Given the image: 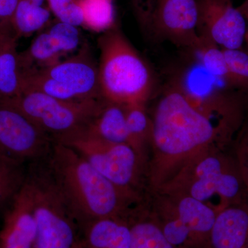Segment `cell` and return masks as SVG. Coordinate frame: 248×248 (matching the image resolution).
Here are the masks:
<instances>
[{
    "mask_svg": "<svg viewBox=\"0 0 248 248\" xmlns=\"http://www.w3.org/2000/svg\"><path fill=\"white\" fill-rule=\"evenodd\" d=\"M156 0H132L134 9L140 22L148 25Z\"/></svg>",
    "mask_w": 248,
    "mask_h": 248,
    "instance_id": "31",
    "label": "cell"
},
{
    "mask_svg": "<svg viewBox=\"0 0 248 248\" xmlns=\"http://www.w3.org/2000/svg\"><path fill=\"white\" fill-rule=\"evenodd\" d=\"M52 14L60 22L75 27L83 26V15L79 0H47Z\"/></svg>",
    "mask_w": 248,
    "mask_h": 248,
    "instance_id": "27",
    "label": "cell"
},
{
    "mask_svg": "<svg viewBox=\"0 0 248 248\" xmlns=\"http://www.w3.org/2000/svg\"><path fill=\"white\" fill-rule=\"evenodd\" d=\"M23 91H37L71 102L103 98L98 65L88 48L52 66L24 75L20 93Z\"/></svg>",
    "mask_w": 248,
    "mask_h": 248,
    "instance_id": "6",
    "label": "cell"
},
{
    "mask_svg": "<svg viewBox=\"0 0 248 248\" xmlns=\"http://www.w3.org/2000/svg\"><path fill=\"white\" fill-rule=\"evenodd\" d=\"M37 225L26 180L6 208L0 230V248H34Z\"/></svg>",
    "mask_w": 248,
    "mask_h": 248,
    "instance_id": "12",
    "label": "cell"
},
{
    "mask_svg": "<svg viewBox=\"0 0 248 248\" xmlns=\"http://www.w3.org/2000/svg\"><path fill=\"white\" fill-rule=\"evenodd\" d=\"M16 35H0V99H11L22 90L24 73Z\"/></svg>",
    "mask_w": 248,
    "mask_h": 248,
    "instance_id": "17",
    "label": "cell"
},
{
    "mask_svg": "<svg viewBox=\"0 0 248 248\" xmlns=\"http://www.w3.org/2000/svg\"><path fill=\"white\" fill-rule=\"evenodd\" d=\"M45 162L82 229L95 220L128 216V204L135 198L108 180L71 147L54 142Z\"/></svg>",
    "mask_w": 248,
    "mask_h": 248,
    "instance_id": "2",
    "label": "cell"
},
{
    "mask_svg": "<svg viewBox=\"0 0 248 248\" xmlns=\"http://www.w3.org/2000/svg\"><path fill=\"white\" fill-rule=\"evenodd\" d=\"M214 118L227 120L197 107L175 82L166 90L151 118L154 155L150 177L155 189L166 184L196 155L229 140L237 128L215 123Z\"/></svg>",
    "mask_w": 248,
    "mask_h": 248,
    "instance_id": "1",
    "label": "cell"
},
{
    "mask_svg": "<svg viewBox=\"0 0 248 248\" xmlns=\"http://www.w3.org/2000/svg\"><path fill=\"white\" fill-rule=\"evenodd\" d=\"M230 76L232 89L248 92V51L244 48L223 50Z\"/></svg>",
    "mask_w": 248,
    "mask_h": 248,
    "instance_id": "26",
    "label": "cell"
},
{
    "mask_svg": "<svg viewBox=\"0 0 248 248\" xmlns=\"http://www.w3.org/2000/svg\"><path fill=\"white\" fill-rule=\"evenodd\" d=\"M98 45L102 97L124 106L146 104L154 86L153 73L123 32L115 26L99 37Z\"/></svg>",
    "mask_w": 248,
    "mask_h": 248,
    "instance_id": "3",
    "label": "cell"
},
{
    "mask_svg": "<svg viewBox=\"0 0 248 248\" xmlns=\"http://www.w3.org/2000/svg\"><path fill=\"white\" fill-rule=\"evenodd\" d=\"M27 175L25 164L0 153V211L9 206L22 187Z\"/></svg>",
    "mask_w": 248,
    "mask_h": 248,
    "instance_id": "20",
    "label": "cell"
},
{
    "mask_svg": "<svg viewBox=\"0 0 248 248\" xmlns=\"http://www.w3.org/2000/svg\"><path fill=\"white\" fill-rule=\"evenodd\" d=\"M54 142L22 111L0 100V153L33 164L48 157Z\"/></svg>",
    "mask_w": 248,
    "mask_h": 248,
    "instance_id": "9",
    "label": "cell"
},
{
    "mask_svg": "<svg viewBox=\"0 0 248 248\" xmlns=\"http://www.w3.org/2000/svg\"><path fill=\"white\" fill-rule=\"evenodd\" d=\"M176 215L188 228L195 248H204L220 208L190 196L164 195Z\"/></svg>",
    "mask_w": 248,
    "mask_h": 248,
    "instance_id": "14",
    "label": "cell"
},
{
    "mask_svg": "<svg viewBox=\"0 0 248 248\" xmlns=\"http://www.w3.org/2000/svg\"><path fill=\"white\" fill-rule=\"evenodd\" d=\"M204 248H248V203L220 208Z\"/></svg>",
    "mask_w": 248,
    "mask_h": 248,
    "instance_id": "13",
    "label": "cell"
},
{
    "mask_svg": "<svg viewBox=\"0 0 248 248\" xmlns=\"http://www.w3.org/2000/svg\"><path fill=\"white\" fill-rule=\"evenodd\" d=\"M17 4V0H0V35H16L14 17Z\"/></svg>",
    "mask_w": 248,
    "mask_h": 248,
    "instance_id": "30",
    "label": "cell"
},
{
    "mask_svg": "<svg viewBox=\"0 0 248 248\" xmlns=\"http://www.w3.org/2000/svg\"><path fill=\"white\" fill-rule=\"evenodd\" d=\"M130 226L122 217L90 222L83 228L77 248H130Z\"/></svg>",
    "mask_w": 248,
    "mask_h": 248,
    "instance_id": "15",
    "label": "cell"
},
{
    "mask_svg": "<svg viewBox=\"0 0 248 248\" xmlns=\"http://www.w3.org/2000/svg\"><path fill=\"white\" fill-rule=\"evenodd\" d=\"M157 190L164 195L190 196L205 203L217 196L221 200L220 208L247 202L235 159L217 148H209L191 158Z\"/></svg>",
    "mask_w": 248,
    "mask_h": 248,
    "instance_id": "4",
    "label": "cell"
},
{
    "mask_svg": "<svg viewBox=\"0 0 248 248\" xmlns=\"http://www.w3.org/2000/svg\"><path fill=\"white\" fill-rule=\"evenodd\" d=\"M158 210L156 221L170 244L175 248H195L188 228L176 215L164 198L159 203Z\"/></svg>",
    "mask_w": 248,
    "mask_h": 248,
    "instance_id": "21",
    "label": "cell"
},
{
    "mask_svg": "<svg viewBox=\"0 0 248 248\" xmlns=\"http://www.w3.org/2000/svg\"><path fill=\"white\" fill-rule=\"evenodd\" d=\"M0 100L22 111L55 141L84 131L104 102V98L64 101L32 91H23L16 97Z\"/></svg>",
    "mask_w": 248,
    "mask_h": 248,
    "instance_id": "7",
    "label": "cell"
},
{
    "mask_svg": "<svg viewBox=\"0 0 248 248\" xmlns=\"http://www.w3.org/2000/svg\"><path fill=\"white\" fill-rule=\"evenodd\" d=\"M234 159L244 183L248 203V128L242 134L236 144Z\"/></svg>",
    "mask_w": 248,
    "mask_h": 248,
    "instance_id": "29",
    "label": "cell"
},
{
    "mask_svg": "<svg viewBox=\"0 0 248 248\" xmlns=\"http://www.w3.org/2000/svg\"><path fill=\"white\" fill-rule=\"evenodd\" d=\"M197 0H156L148 25L156 35L179 46L200 45Z\"/></svg>",
    "mask_w": 248,
    "mask_h": 248,
    "instance_id": "10",
    "label": "cell"
},
{
    "mask_svg": "<svg viewBox=\"0 0 248 248\" xmlns=\"http://www.w3.org/2000/svg\"><path fill=\"white\" fill-rule=\"evenodd\" d=\"M52 15L47 0H17L14 17L17 38L43 30L50 24Z\"/></svg>",
    "mask_w": 248,
    "mask_h": 248,
    "instance_id": "19",
    "label": "cell"
},
{
    "mask_svg": "<svg viewBox=\"0 0 248 248\" xmlns=\"http://www.w3.org/2000/svg\"><path fill=\"white\" fill-rule=\"evenodd\" d=\"M48 30L60 42L67 54L74 51L79 45V32L78 27L58 21L50 25Z\"/></svg>",
    "mask_w": 248,
    "mask_h": 248,
    "instance_id": "28",
    "label": "cell"
},
{
    "mask_svg": "<svg viewBox=\"0 0 248 248\" xmlns=\"http://www.w3.org/2000/svg\"><path fill=\"white\" fill-rule=\"evenodd\" d=\"M85 133L112 143L129 144L125 106L105 100Z\"/></svg>",
    "mask_w": 248,
    "mask_h": 248,
    "instance_id": "16",
    "label": "cell"
},
{
    "mask_svg": "<svg viewBox=\"0 0 248 248\" xmlns=\"http://www.w3.org/2000/svg\"><path fill=\"white\" fill-rule=\"evenodd\" d=\"M199 34L223 50L243 48L246 19L232 0H197Z\"/></svg>",
    "mask_w": 248,
    "mask_h": 248,
    "instance_id": "11",
    "label": "cell"
},
{
    "mask_svg": "<svg viewBox=\"0 0 248 248\" xmlns=\"http://www.w3.org/2000/svg\"><path fill=\"white\" fill-rule=\"evenodd\" d=\"M238 9L246 18V20L248 21V0H246L239 7H238Z\"/></svg>",
    "mask_w": 248,
    "mask_h": 248,
    "instance_id": "32",
    "label": "cell"
},
{
    "mask_svg": "<svg viewBox=\"0 0 248 248\" xmlns=\"http://www.w3.org/2000/svg\"><path fill=\"white\" fill-rule=\"evenodd\" d=\"M130 248H175L165 237L154 218L128 217Z\"/></svg>",
    "mask_w": 248,
    "mask_h": 248,
    "instance_id": "22",
    "label": "cell"
},
{
    "mask_svg": "<svg viewBox=\"0 0 248 248\" xmlns=\"http://www.w3.org/2000/svg\"><path fill=\"white\" fill-rule=\"evenodd\" d=\"M245 43L247 45L248 51V29L247 30V32H246V37H245Z\"/></svg>",
    "mask_w": 248,
    "mask_h": 248,
    "instance_id": "33",
    "label": "cell"
},
{
    "mask_svg": "<svg viewBox=\"0 0 248 248\" xmlns=\"http://www.w3.org/2000/svg\"><path fill=\"white\" fill-rule=\"evenodd\" d=\"M83 26L94 32H106L115 26L112 0H79Z\"/></svg>",
    "mask_w": 248,
    "mask_h": 248,
    "instance_id": "24",
    "label": "cell"
},
{
    "mask_svg": "<svg viewBox=\"0 0 248 248\" xmlns=\"http://www.w3.org/2000/svg\"><path fill=\"white\" fill-rule=\"evenodd\" d=\"M129 144L141 156L143 146L151 141L152 120L147 114L146 104L125 106Z\"/></svg>",
    "mask_w": 248,
    "mask_h": 248,
    "instance_id": "23",
    "label": "cell"
},
{
    "mask_svg": "<svg viewBox=\"0 0 248 248\" xmlns=\"http://www.w3.org/2000/svg\"><path fill=\"white\" fill-rule=\"evenodd\" d=\"M26 184L37 225L34 248H78L82 228L52 177L45 160L31 164Z\"/></svg>",
    "mask_w": 248,
    "mask_h": 248,
    "instance_id": "5",
    "label": "cell"
},
{
    "mask_svg": "<svg viewBox=\"0 0 248 248\" xmlns=\"http://www.w3.org/2000/svg\"><path fill=\"white\" fill-rule=\"evenodd\" d=\"M66 55L58 39L46 29L34 39L27 50L19 53L24 76L55 64Z\"/></svg>",
    "mask_w": 248,
    "mask_h": 248,
    "instance_id": "18",
    "label": "cell"
},
{
    "mask_svg": "<svg viewBox=\"0 0 248 248\" xmlns=\"http://www.w3.org/2000/svg\"><path fill=\"white\" fill-rule=\"evenodd\" d=\"M200 37V45L193 50L199 55V63L211 76L223 81L227 88L232 89L231 76L223 50L205 37Z\"/></svg>",
    "mask_w": 248,
    "mask_h": 248,
    "instance_id": "25",
    "label": "cell"
},
{
    "mask_svg": "<svg viewBox=\"0 0 248 248\" xmlns=\"http://www.w3.org/2000/svg\"><path fill=\"white\" fill-rule=\"evenodd\" d=\"M57 142L71 147L108 180L135 198L141 156L133 147L104 141L84 131Z\"/></svg>",
    "mask_w": 248,
    "mask_h": 248,
    "instance_id": "8",
    "label": "cell"
}]
</instances>
